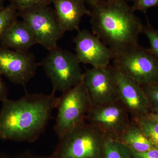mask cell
<instances>
[{
	"mask_svg": "<svg viewBox=\"0 0 158 158\" xmlns=\"http://www.w3.org/2000/svg\"><path fill=\"white\" fill-rule=\"evenodd\" d=\"M113 67L118 100L127 109L132 118H139L150 113L148 100L142 87Z\"/></svg>",
	"mask_w": 158,
	"mask_h": 158,
	"instance_id": "12",
	"label": "cell"
},
{
	"mask_svg": "<svg viewBox=\"0 0 158 158\" xmlns=\"http://www.w3.org/2000/svg\"><path fill=\"white\" fill-rule=\"evenodd\" d=\"M142 88L148 100L150 113H158V83Z\"/></svg>",
	"mask_w": 158,
	"mask_h": 158,
	"instance_id": "20",
	"label": "cell"
},
{
	"mask_svg": "<svg viewBox=\"0 0 158 158\" xmlns=\"http://www.w3.org/2000/svg\"><path fill=\"white\" fill-rule=\"evenodd\" d=\"M13 4L18 10H23L31 8L37 5H49L50 4V0H9Z\"/></svg>",
	"mask_w": 158,
	"mask_h": 158,
	"instance_id": "21",
	"label": "cell"
},
{
	"mask_svg": "<svg viewBox=\"0 0 158 158\" xmlns=\"http://www.w3.org/2000/svg\"><path fill=\"white\" fill-rule=\"evenodd\" d=\"M127 109L119 100L93 106L85 120L100 130L109 138L118 139L131 119Z\"/></svg>",
	"mask_w": 158,
	"mask_h": 158,
	"instance_id": "8",
	"label": "cell"
},
{
	"mask_svg": "<svg viewBox=\"0 0 158 158\" xmlns=\"http://www.w3.org/2000/svg\"><path fill=\"white\" fill-rule=\"evenodd\" d=\"M1 46L20 52H28L37 44L34 34L23 21L16 19L0 38Z\"/></svg>",
	"mask_w": 158,
	"mask_h": 158,
	"instance_id": "14",
	"label": "cell"
},
{
	"mask_svg": "<svg viewBox=\"0 0 158 158\" xmlns=\"http://www.w3.org/2000/svg\"><path fill=\"white\" fill-rule=\"evenodd\" d=\"M114 66L141 87L158 83V59L138 45L114 57Z\"/></svg>",
	"mask_w": 158,
	"mask_h": 158,
	"instance_id": "6",
	"label": "cell"
},
{
	"mask_svg": "<svg viewBox=\"0 0 158 158\" xmlns=\"http://www.w3.org/2000/svg\"><path fill=\"white\" fill-rule=\"evenodd\" d=\"M118 140L131 149L138 152H145L156 148L144 135L138 123L133 118Z\"/></svg>",
	"mask_w": 158,
	"mask_h": 158,
	"instance_id": "15",
	"label": "cell"
},
{
	"mask_svg": "<svg viewBox=\"0 0 158 158\" xmlns=\"http://www.w3.org/2000/svg\"><path fill=\"white\" fill-rule=\"evenodd\" d=\"M133 119L153 145L158 149V122L148 115Z\"/></svg>",
	"mask_w": 158,
	"mask_h": 158,
	"instance_id": "17",
	"label": "cell"
},
{
	"mask_svg": "<svg viewBox=\"0 0 158 158\" xmlns=\"http://www.w3.org/2000/svg\"><path fill=\"white\" fill-rule=\"evenodd\" d=\"M19 16L18 10L10 3L0 11V38Z\"/></svg>",
	"mask_w": 158,
	"mask_h": 158,
	"instance_id": "18",
	"label": "cell"
},
{
	"mask_svg": "<svg viewBox=\"0 0 158 158\" xmlns=\"http://www.w3.org/2000/svg\"><path fill=\"white\" fill-rule=\"evenodd\" d=\"M131 150L133 158H158V149L154 148L145 152H138Z\"/></svg>",
	"mask_w": 158,
	"mask_h": 158,
	"instance_id": "24",
	"label": "cell"
},
{
	"mask_svg": "<svg viewBox=\"0 0 158 158\" xmlns=\"http://www.w3.org/2000/svg\"><path fill=\"white\" fill-rule=\"evenodd\" d=\"M102 158H133L131 150L118 139L107 137Z\"/></svg>",
	"mask_w": 158,
	"mask_h": 158,
	"instance_id": "16",
	"label": "cell"
},
{
	"mask_svg": "<svg viewBox=\"0 0 158 158\" xmlns=\"http://www.w3.org/2000/svg\"><path fill=\"white\" fill-rule=\"evenodd\" d=\"M147 115L158 122V113H150Z\"/></svg>",
	"mask_w": 158,
	"mask_h": 158,
	"instance_id": "27",
	"label": "cell"
},
{
	"mask_svg": "<svg viewBox=\"0 0 158 158\" xmlns=\"http://www.w3.org/2000/svg\"><path fill=\"white\" fill-rule=\"evenodd\" d=\"M55 94L27 93L17 100H4L0 111V139L35 142L53 118L59 98Z\"/></svg>",
	"mask_w": 158,
	"mask_h": 158,
	"instance_id": "1",
	"label": "cell"
},
{
	"mask_svg": "<svg viewBox=\"0 0 158 158\" xmlns=\"http://www.w3.org/2000/svg\"><path fill=\"white\" fill-rule=\"evenodd\" d=\"M7 89L6 84L1 78L0 75V102H2L7 98Z\"/></svg>",
	"mask_w": 158,
	"mask_h": 158,
	"instance_id": "25",
	"label": "cell"
},
{
	"mask_svg": "<svg viewBox=\"0 0 158 158\" xmlns=\"http://www.w3.org/2000/svg\"><path fill=\"white\" fill-rule=\"evenodd\" d=\"M92 106L83 81L62 93L57 107L58 114L54 127L58 138L85 121Z\"/></svg>",
	"mask_w": 158,
	"mask_h": 158,
	"instance_id": "5",
	"label": "cell"
},
{
	"mask_svg": "<svg viewBox=\"0 0 158 158\" xmlns=\"http://www.w3.org/2000/svg\"><path fill=\"white\" fill-rule=\"evenodd\" d=\"M74 42L75 54L81 63L102 68L109 66L114 59L113 52L107 46L87 30H79Z\"/></svg>",
	"mask_w": 158,
	"mask_h": 158,
	"instance_id": "11",
	"label": "cell"
},
{
	"mask_svg": "<svg viewBox=\"0 0 158 158\" xmlns=\"http://www.w3.org/2000/svg\"><path fill=\"white\" fill-rule=\"evenodd\" d=\"M40 65L34 54L0 47V75L15 85L25 86Z\"/></svg>",
	"mask_w": 158,
	"mask_h": 158,
	"instance_id": "9",
	"label": "cell"
},
{
	"mask_svg": "<svg viewBox=\"0 0 158 158\" xmlns=\"http://www.w3.org/2000/svg\"><path fill=\"white\" fill-rule=\"evenodd\" d=\"M19 16L34 34L37 44L48 51L58 47L65 33L61 28L54 10L47 5H37L18 11Z\"/></svg>",
	"mask_w": 158,
	"mask_h": 158,
	"instance_id": "7",
	"label": "cell"
},
{
	"mask_svg": "<svg viewBox=\"0 0 158 158\" xmlns=\"http://www.w3.org/2000/svg\"><path fill=\"white\" fill-rule=\"evenodd\" d=\"M142 33L149 40L150 52L158 59V29H155L149 23L143 27Z\"/></svg>",
	"mask_w": 158,
	"mask_h": 158,
	"instance_id": "19",
	"label": "cell"
},
{
	"mask_svg": "<svg viewBox=\"0 0 158 158\" xmlns=\"http://www.w3.org/2000/svg\"><path fill=\"white\" fill-rule=\"evenodd\" d=\"M80 64L75 54L58 46L49 51L40 63L50 80L53 92L62 93L83 81L84 73Z\"/></svg>",
	"mask_w": 158,
	"mask_h": 158,
	"instance_id": "4",
	"label": "cell"
},
{
	"mask_svg": "<svg viewBox=\"0 0 158 158\" xmlns=\"http://www.w3.org/2000/svg\"><path fill=\"white\" fill-rule=\"evenodd\" d=\"M6 0H0V11L2 10L3 8H5V5H4V3Z\"/></svg>",
	"mask_w": 158,
	"mask_h": 158,
	"instance_id": "28",
	"label": "cell"
},
{
	"mask_svg": "<svg viewBox=\"0 0 158 158\" xmlns=\"http://www.w3.org/2000/svg\"><path fill=\"white\" fill-rule=\"evenodd\" d=\"M84 84L93 106L118 100L117 83L113 66L92 67L84 73Z\"/></svg>",
	"mask_w": 158,
	"mask_h": 158,
	"instance_id": "10",
	"label": "cell"
},
{
	"mask_svg": "<svg viewBox=\"0 0 158 158\" xmlns=\"http://www.w3.org/2000/svg\"><path fill=\"white\" fill-rule=\"evenodd\" d=\"M107 138L85 120L59 138L54 158H102Z\"/></svg>",
	"mask_w": 158,
	"mask_h": 158,
	"instance_id": "3",
	"label": "cell"
},
{
	"mask_svg": "<svg viewBox=\"0 0 158 158\" xmlns=\"http://www.w3.org/2000/svg\"><path fill=\"white\" fill-rule=\"evenodd\" d=\"M0 158H54V155L52 153L49 156L37 155L27 151L21 154L15 156H10L4 153H0Z\"/></svg>",
	"mask_w": 158,
	"mask_h": 158,
	"instance_id": "23",
	"label": "cell"
},
{
	"mask_svg": "<svg viewBox=\"0 0 158 158\" xmlns=\"http://www.w3.org/2000/svg\"><path fill=\"white\" fill-rule=\"evenodd\" d=\"M61 28L64 32L79 30L83 16H90L91 11L82 0H50Z\"/></svg>",
	"mask_w": 158,
	"mask_h": 158,
	"instance_id": "13",
	"label": "cell"
},
{
	"mask_svg": "<svg viewBox=\"0 0 158 158\" xmlns=\"http://www.w3.org/2000/svg\"><path fill=\"white\" fill-rule=\"evenodd\" d=\"M92 8L93 34L111 49L114 57L139 45L144 26L127 1L102 0Z\"/></svg>",
	"mask_w": 158,
	"mask_h": 158,
	"instance_id": "2",
	"label": "cell"
},
{
	"mask_svg": "<svg viewBox=\"0 0 158 158\" xmlns=\"http://www.w3.org/2000/svg\"><path fill=\"white\" fill-rule=\"evenodd\" d=\"M85 3H88L92 8L97 6L102 0H82Z\"/></svg>",
	"mask_w": 158,
	"mask_h": 158,
	"instance_id": "26",
	"label": "cell"
},
{
	"mask_svg": "<svg viewBox=\"0 0 158 158\" xmlns=\"http://www.w3.org/2000/svg\"><path fill=\"white\" fill-rule=\"evenodd\" d=\"M132 2L131 6L135 11L146 12L148 9L152 7H158V0H128Z\"/></svg>",
	"mask_w": 158,
	"mask_h": 158,
	"instance_id": "22",
	"label": "cell"
}]
</instances>
